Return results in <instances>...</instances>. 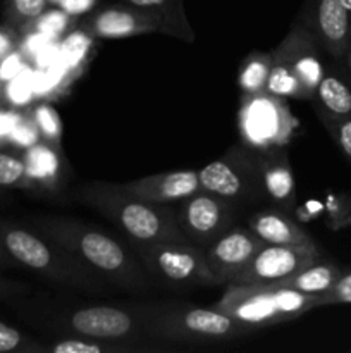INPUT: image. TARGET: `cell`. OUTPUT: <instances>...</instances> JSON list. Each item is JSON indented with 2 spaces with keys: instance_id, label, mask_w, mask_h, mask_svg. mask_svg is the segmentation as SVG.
Listing matches in <instances>:
<instances>
[{
  "instance_id": "obj_1",
  "label": "cell",
  "mask_w": 351,
  "mask_h": 353,
  "mask_svg": "<svg viewBox=\"0 0 351 353\" xmlns=\"http://www.w3.org/2000/svg\"><path fill=\"white\" fill-rule=\"evenodd\" d=\"M33 226L38 233L98 272L110 286L133 295H147L153 290L155 283L124 238L117 240L105 230L65 216H38L33 219Z\"/></svg>"
},
{
  "instance_id": "obj_2",
  "label": "cell",
  "mask_w": 351,
  "mask_h": 353,
  "mask_svg": "<svg viewBox=\"0 0 351 353\" xmlns=\"http://www.w3.org/2000/svg\"><path fill=\"white\" fill-rule=\"evenodd\" d=\"M74 199L105 217L131 247L191 243L179 228L176 210L171 205L145 202L127 193L120 183H85L74 190Z\"/></svg>"
},
{
  "instance_id": "obj_3",
  "label": "cell",
  "mask_w": 351,
  "mask_h": 353,
  "mask_svg": "<svg viewBox=\"0 0 351 353\" xmlns=\"http://www.w3.org/2000/svg\"><path fill=\"white\" fill-rule=\"evenodd\" d=\"M0 248L16 268L26 269L45 281L88 295H110V283L78 257L36 230L0 217Z\"/></svg>"
},
{
  "instance_id": "obj_4",
  "label": "cell",
  "mask_w": 351,
  "mask_h": 353,
  "mask_svg": "<svg viewBox=\"0 0 351 353\" xmlns=\"http://www.w3.org/2000/svg\"><path fill=\"white\" fill-rule=\"evenodd\" d=\"M23 319L57 336H83L96 340L136 341L158 343L145 333L143 314L140 303L134 305H79V307H41L28 303L24 299L12 302Z\"/></svg>"
},
{
  "instance_id": "obj_5",
  "label": "cell",
  "mask_w": 351,
  "mask_h": 353,
  "mask_svg": "<svg viewBox=\"0 0 351 353\" xmlns=\"http://www.w3.org/2000/svg\"><path fill=\"white\" fill-rule=\"evenodd\" d=\"M140 307L147 336L174 347H215L257 331L215 307L203 309L176 302H147Z\"/></svg>"
},
{
  "instance_id": "obj_6",
  "label": "cell",
  "mask_w": 351,
  "mask_h": 353,
  "mask_svg": "<svg viewBox=\"0 0 351 353\" xmlns=\"http://www.w3.org/2000/svg\"><path fill=\"white\" fill-rule=\"evenodd\" d=\"M215 303V309L260 330L292 321L319 307V295L275 285H233Z\"/></svg>"
},
{
  "instance_id": "obj_7",
  "label": "cell",
  "mask_w": 351,
  "mask_h": 353,
  "mask_svg": "<svg viewBox=\"0 0 351 353\" xmlns=\"http://www.w3.org/2000/svg\"><path fill=\"white\" fill-rule=\"evenodd\" d=\"M200 185L236 207L258 205L267 202L262 179V150L243 141L227 148L226 154L198 171Z\"/></svg>"
},
{
  "instance_id": "obj_8",
  "label": "cell",
  "mask_w": 351,
  "mask_h": 353,
  "mask_svg": "<svg viewBox=\"0 0 351 353\" xmlns=\"http://www.w3.org/2000/svg\"><path fill=\"white\" fill-rule=\"evenodd\" d=\"M155 285L171 288L219 286L205 259V250L195 245L155 243L131 247Z\"/></svg>"
},
{
  "instance_id": "obj_9",
  "label": "cell",
  "mask_w": 351,
  "mask_h": 353,
  "mask_svg": "<svg viewBox=\"0 0 351 353\" xmlns=\"http://www.w3.org/2000/svg\"><path fill=\"white\" fill-rule=\"evenodd\" d=\"M237 128L244 145L264 152L288 147L295 137L298 123L289 110L286 99L262 92L243 95L237 114Z\"/></svg>"
},
{
  "instance_id": "obj_10",
  "label": "cell",
  "mask_w": 351,
  "mask_h": 353,
  "mask_svg": "<svg viewBox=\"0 0 351 353\" xmlns=\"http://www.w3.org/2000/svg\"><path fill=\"white\" fill-rule=\"evenodd\" d=\"M174 210L184 236L203 250L231 230L237 217V207L234 203L205 190L179 202Z\"/></svg>"
},
{
  "instance_id": "obj_11",
  "label": "cell",
  "mask_w": 351,
  "mask_h": 353,
  "mask_svg": "<svg viewBox=\"0 0 351 353\" xmlns=\"http://www.w3.org/2000/svg\"><path fill=\"white\" fill-rule=\"evenodd\" d=\"M270 54L274 61L284 64L298 78L303 90L308 95V100H312L317 86L326 72L322 59L326 52L315 34L296 19L289 33L282 38L281 43Z\"/></svg>"
},
{
  "instance_id": "obj_12",
  "label": "cell",
  "mask_w": 351,
  "mask_h": 353,
  "mask_svg": "<svg viewBox=\"0 0 351 353\" xmlns=\"http://www.w3.org/2000/svg\"><path fill=\"white\" fill-rule=\"evenodd\" d=\"M320 261V254L265 243L250 264L233 279V285H274Z\"/></svg>"
},
{
  "instance_id": "obj_13",
  "label": "cell",
  "mask_w": 351,
  "mask_h": 353,
  "mask_svg": "<svg viewBox=\"0 0 351 353\" xmlns=\"http://www.w3.org/2000/svg\"><path fill=\"white\" fill-rule=\"evenodd\" d=\"M298 21L315 34L326 54L343 61L350 48V12L341 0H305Z\"/></svg>"
},
{
  "instance_id": "obj_14",
  "label": "cell",
  "mask_w": 351,
  "mask_h": 353,
  "mask_svg": "<svg viewBox=\"0 0 351 353\" xmlns=\"http://www.w3.org/2000/svg\"><path fill=\"white\" fill-rule=\"evenodd\" d=\"M264 245L250 228L241 226H233L217 238L205 250L206 264L215 276L217 285L229 286Z\"/></svg>"
},
{
  "instance_id": "obj_15",
  "label": "cell",
  "mask_w": 351,
  "mask_h": 353,
  "mask_svg": "<svg viewBox=\"0 0 351 353\" xmlns=\"http://www.w3.org/2000/svg\"><path fill=\"white\" fill-rule=\"evenodd\" d=\"M120 186L131 195L145 202L158 203V205L179 203L195 193L202 192L198 171L195 169L158 172V174L145 176L134 181L120 183Z\"/></svg>"
},
{
  "instance_id": "obj_16",
  "label": "cell",
  "mask_w": 351,
  "mask_h": 353,
  "mask_svg": "<svg viewBox=\"0 0 351 353\" xmlns=\"http://www.w3.org/2000/svg\"><path fill=\"white\" fill-rule=\"evenodd\" d=\"M79 26L95 38H129L162 31L160 24L145 10L133 6H109L86 17Z\"/></svg>"
},
{
  "instance_id": "obj_17",
  "label": "cell",
  "mask_w": 351,
  "mask_h": 353,
  "mask_svg": "<svg viewBox=\"0 0 351 353\" xmlns=\"http://www.w3.org/2000/svg\"><path fill=\"white\" fill-rule=\"evenodd\" d=\"M248 228L260 238L264 243L282 245V247L298 248V250L320 254L317 241L295 223L288 212L275 209L258 210L248 217Z\"/></svg>"
},
{
  "instance_id": "obj_18",
  "label": "cell",
  "mask_w": 351,
  "mask_h": 353,
  "mask_svg": "<svg viewBox=\"0 0 351 353\" xmlns=\"http://www.w3.org/2000/svg\"><path fill=\"white\" fill-rule=\"evenodd\" d=\"M26 165L28 190L54 195L65 183V161L61 148L47 141H38L23 152Z\"/></svg>"
},
{
  "instance_id": "obj_19",
  "label": "cell",
  "mask_w": 351,
  "mask_h": 353,
  "mask_svg": "<svg viewBox=\"0 0 351 353\" xmlns=\"http://www.w3.org/2000/svg\"><path fill=\"white\" fill-rule=\"evenodd\" d=\"M262 179L267 202L282 212H292L296 207V186L288 148L277 147L262 152Z\"/></svg>"
},
{
  "instance_id": "obj_20",
  "label": "cell",
  "mask_w": 351,
  "mask_h": 353,
  "mask_svg": "<svg viewBox=\"0 0 351 353\" xmlns=\"http://www.w3.org/2000/svg\"><path fill=\"white\" fill-rule=\"evenodd\" d=\"M312 100L319 117H351V78L339 69L326 68Z\"/></svg>"
},
{
  "instance_id": "obj_21",
  "label": "cell",
  "mask_w": 351,
  "mask_h": 353,
  "mask_svg": "<svg viewBox=\"0 0 351 353\" xmlns=\"http://www.w3.org/2000/svg\"><path fill=\"white\" fill-rule=\"evenodd\" d=\"M174 345L167 343H136V341L96 340L83 336H57L47 345L48 353H145V352H171Z\"/></svg>"
},
{
  "instance_id": "obj_22",
  "label": "cell",
  "mask_w": 351,
  "mask_h": 353,
  "mask_svg": "<svg viewBox=\"0 0 351 353\" xmlns=\"http://www.w3.org/2000/svg\"><path fill=\"white\" fill-rule=\"evenodd\" d=\"M124 3L145 10L160 24V30L167 34L193 40V31L182 12L181 0H124Z\"/></svg>"
},
{
  "instance_id": "obj_23",
  "label": "cell",
  "mask_w": 351,
  "mask_h": 353,
  "mask_svg": "<svg viewBox=\"0 0 351 353\" xmlns=\"http://www.w3.org/2000/svg\"><path fill=\"white\" fill-rule=\"evenodd\" d=\"M343 274V269L332 262H313L312 265L305 268L303 271L282 279V281L274 283L275 286L282 288L298 290V292L308 293V295H322L327 290L332 288L337 278Z\"/></svg>"
},
{
  "instance_id": "obj_24",
  "label": "cell",
  "mask_w": 351,
  "mask_h": 353,
  "mask_svg": "<svg viewBox=\"0 0 351 353\" xmlns=\"http://www.w3.org/2000/svg\"><path fill=\"white\" fill-rule=\"evenodd\" d=\"M93 43H95V37L89 34L83 26H78L71 33L65 34L58 47V55H61L62 68L67 71L71 78L78 76L89 61Z\"/></svg>"
},
{
  "instance_id": "obj_25",
  "label": "cell",
  "mask_w": 351,
  "mask_h": 353,
  "mask_svg": "<svg viewBox=\"0 0 351 353\" xmlns=\"http://www.w3.org/2000/svg\"><path fill=\"white\" fill-rule=\"evenodd\" d=\"M272 65L270 52H253L243 61L237 74V85L243 95L265 92L268 72Z\"/></svg>"
},
{
  "instance_id": "obj_26",
  "label": "cell",
  "mask_w": 351,
  "mask_h": 353,
  "mask_svg": "<svg viewBox=\"0 0 351 353\" xmlns=\"http://www.w3.org/2000/svg\"><path fill=\"white\" fill-rule=\"evenodd\" d=\"M47 6L48 0H6V23L19 31H26L47 10Z\"/></svg>"
},
{
  "instance_id": "obj_27",
  "label": "cell",
  "mask_w": 351,
  "mask_h": 353,
  "mask_svg": "<svg viewBox=\"0 0 351 353\" xmlns=\"http://www.w3.org/2000/svg\"><path fill=\"white\" fill-rule=\"evenodd\" d=\"M28 112H30L31 119L36 124L41 141H47V143L55 145V147L61 148L62 131L64 130H62V121L61 116L57 114V110H55L48 102H40L34 103L33 107H30Z\"/></svg>"
},
{
  "instance_id": "obj_28",
  "label": "cell",
  "mask_w": 351,
  "mask_h": 353,
  "mask_svg": "<svg viewBox=\"0 0 351 353\" xmlns=\"http://www.w3.org/2000/svg\"><path fill=\"white\" fill-rule=\"evenodd\" d=\"M0 353H48V350L47 345L0 321Z\"/></svg>"
},
{
  "instance_id": "obj_29",
  "label": "cell",
  "mask_w": 351,
  "mask_h": 353,
  "mask_svg": "<svg viewBox=\"0 0 351 353\" xmlns=\"http://www.w3.org/2000/svg\"><path fill=\"white\" fill-rule=\"evenodd\" d=\"M0 188L28 190V174L23 157L0 150Z\"/></svg>"
},
{
  "instance_id": "obj_30",
  "label": "cell",
  "mask_w": 351,
  "mask_h": 353,
  "mask_svg": "<svg viewBox=\"0 0 351 353\" xmlns=\"http://www.w3.org/2000/svg\"><path fill=\"white\" fill-rule=\"evenodd\" d=\"M41 138L38 133V128L34 124V121L31 119L30 112H19V117L14 123L12 130L9 134V143L10 147L21 148V150H26V148L33 147L34 143H38Z\"/></svg>"
},
{
  "instance_id": "obj_31",
  "label": "cell",
  "mask_w": 351,
  "mask_h": 353,
  "mask_svg": "<svg viewBox=\"0 0 351 353\" xmlns=\"http://www.w3.org/2000/svg\"><path fill=\"white\" fill-rule=\"evenodd\" d=\"M72 19L74 17L67 16L62 9L57 10H45L26 31L34 30L36 33L41 34H48V37H57V34L64 33L69 26H71Z\"/></svg>"
},
{
  "instance_id": "obj_32",
  "label": "cell",
  "mask_w": 351,
  "mask_h": 353,
  "mask_svg": "<svg viewBox=\"0 0 351 353\" xmlns=\"http://www.w3.org/2000/svg\"><path fill=\"white\" fill-rule=\"evenodd\" d=\"M322 124L326 126L327 133L337 145L348 162L351 164V117H341V119H332V117H320Z\"/></svg>"
},
{
  "instance_id": "obj_33",
  "label": "cell",
  "mask_w": 351,
  "mask_h": 353,
  "mask_svg": "<svg viewBox=\"0 0 351 353\" xmlns=\"http://www.w3.org/2000/svg\"><path fill=\"white\" fill-rule=\"evenodd\" d=\"M31 97H33V88H31L30 81L23 76H16L3 85V100L12 109L28 105Z\"/></svg>"
},
{
  "instance_id": "obj_34",
  "label": "cell",
  "mask_w": 351,
  "mask_h": 353,
  "mask_svg": "<svg viewBox=\"0 0 351 353\" xmlns=\"http://www.w3.org/2000/svg\"><path fill=\"white\" fill-rule=\"evenodd\" d=\"M336 303H351V271H343L332 288L319 295V307L336 305Z\"/></svg>"
},
{
  "instance_id": "obj_35",
  "label": "cell",
  "mask_w": 351,
  "mask_h": 353,
  "mask_svg": "<svg viewBox=\"0 0 351 353\" xmlns=\"http://www.w3.org/2000/svg\"><path fill=\"white\" fill-rule=\"evenodd\" d=\"M33 293V286L30 283L16 281V279L2 278L0 276V302H16V300L30 296Z\"/></svg>"
},
{
  "instance_id": "obj_36",
  "label": "cell",
  "mask_w": 351,
  "mask_h": 353,
  "mask_svg": "<svg viewBox=\"0 0 351 353\" xmlns=\"http://www.w3.org/2000/svg\"><path fill=\"white\" fill-rule=\"evenodd\" d=\"M21 45V31L10 24H0V62L16 52Z\"/></svg>"
},
{
  "instance_id": "obj_37",
  "label": "cell",
  "mask_w": 351,
  "mask_h": 353,
  "mask_svg": "<svg viewBox=\"0 0 351 353\" xmlns=\"http://www.w3.org/2000/svg\"><path fill=\"white\" fill-rule=\"evenodd\" d=\"M19 112L21 110L12 109V107H9V109H3L2 107L0 109V147H6L9 143L10 130H12L14 123L19 117Z\"/></svg>"
},
{
  "instance_id": "obj_38",
  "label": "cell",
  "mask_w": 351,
  "mask_h": 353,
  "mask_svg": "<svg viewBox=\"0 0 351 353\" xmlns=\"http://www.w3.org/2000/svg\"><path fill=\"white\" fill-rule=\"evenodd\" d=\"M95 3L96 0H58V9L64 10L67 16L78 17L92 10Z\"/></svg>"
},
{
  "instance_id": "obj_39",
  "label": "cell",
  "mask_w": 351,
  "mask_h": 353,
  "mask_svg": "<svg viewBox=\"0 0 351 353\" xmlns=\"http://www.w3.org/2000/svg\"><path fill=\"white\" fill-rule=\"evenodd\" d=\"M3 269H16V264H14V262L7 257L6 252L0 248V271H3Z\"/></svg>"
},
{
  "instance_id": "obj_40",
  "label": "cell",
  "mask_w": 351,
  "mask_h": 353,
  "mask_svg": "<svg viewBox=\"0 0 351 353\" xmlns=\"http://www.w3.org/2000/svg\"><path fill=\"white\" fill-rule=\"evenodd\" d=\"M344 61H346V71H348V76L351 78V45L350 48H348L346 55H344Z\"/></svg>"
},
{
  "instance_id": "obj_41",
  "label": "cell",
  "mask_w": 351,
  "mask_h": 353,
  "mask_svg": "<svg viewBox=\"0 0 351 353\" xmlns=\"http://www.w3.org/2000/svg\"><path fill=\"white\" fill-rule=\"evenodd\" d=\"M6 105V100H3V83H0V109Z\"/></svg>"
},
{
  "instance_id": "obj_42",
  "label": "cell",
  "mask_w": 351,
  "mask_h": 353,
  "mask_svg": "<svg viewBox=\"0 0 351 353\" xmlns=\"http://www.w3.org/2000/svg\"><path fill=\"white\" fill-rule=\"evenodd\" d=\"M341 2H343V6L346 7V10L350 12V16H351V0H341Z\"/></svg>"
},
{
  "instance_id": "obj_43",
  "label": "cell",
  "mask_w": 351,
  "mask_h": 353,
  "mask_svg": "<svg viewBox=\"0 0 351 353\" xmlns=\"http://www.w3.org/2000/svg\"><path fill=\"white\" fill-rule=\"evenodd\" d=\"M350 45H351V16H350Z\"/></svg>"
}]
</instances>
